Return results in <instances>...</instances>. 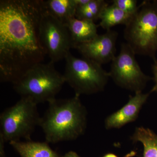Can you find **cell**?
Returning <instances> with one entry per match:
<instances>
[{"label": "cell", "mask_w": 157, "mask_h": 157, "mask_svg": "<svg viewBox=\"0 0 157 157\" xmlns=\"http://www.w3.org/2000/svg\"><path fill=\"white\" fill-rule=\"evenodd\" d=\"M42 0L0 1V80L14 84L47 55L40 36Z\"/></svg>", "instance_id": "obj_1"}, {"label": "cell", "mask_w": 157, "mask_h": 157, "mask_svg": "<svg viewBox=\"0 0 157 157\" xmlns=\"http://www.w3.org/2000/svg\"><path fill=\"white\" fill-rule=\"evenodd\" d=\"M80 95L75 94L69 99L56 98L48 102L41 117V127L48 143L71 141L83 135L87 126V113L82 104Z\"/></svg>", "instance_id": "obj_2"}, {"label": "cell", "mask_w": 157, "mask_h": 157, "mask_svg": "<svg viewBox=\"0 0 157 157\" xmlns=\"http://www.w3.org/2000/svg\"><path fill=\"white\" fill-rule=\"evenodd\" d=\"M124 38L136 54L153 59L157 51V1H144L125 25Z\"/></svg>", "instance_id": "obj_3"}, {"label": "cell", "mask_w": 157, "mask_h": 157, "mask_svg": "<svg viewBox=\"0 0 157 157\" xmlns=\"http://www.w3.org/2000/svg\"><path fill=\"white\" fill-rule=\"evenodd\" d=\"M54 63H40L31 68L13 84L15 91L37 104L48 103L56 98L66 81Z\"/></svg>", "instance_id": "obj_4"}, {"label": "cell", "mask_w": 157, "mask_h": 157, "mask_svg": "<svg viewBox=\"0 0 157 157\" xmlns=\"http://www.w3.org/2000/svg\"><path fill=\"white\" fill-rule=\"evenodd\" d=\"M40 119L37 104L30 98L21 97L16 104L1 113L0 137L9 143L21 138L30 140Z\"/></svg>", "instance_id": "obj_5"}, {"label": "cell", "mask_w": 157, "mask_h": 157, "mask_svg": "<svg viewBox=\"0 0 157 157\" xmlns=\"http://www.w3.org/2000/svg\"><path fill=\"white\" fill-rule=\"evenodd\" d=\"M65 59L63 75L75 94L90 95L104 90L110 76L101 65L83 57H76L70 52Z\"/></svg>", "instance_id": "obj_6"}, {"label": "cell", "mask_w": 157, "mask_h": 157, "mask_svg": "<svg viewBox=\"0 0 157 157\" xmlns=\"http://www.w3.org/2000/svg\"><path fill=\"white\" fill-rule=\"evenodd\" d=\"M135 55L128 43H122L118 55L111 61L109 73L118 86L136 93L142 92L151 78L141 70Z\"/></svg>", "instance_id": "obj_7"}, {"label": "cell", "mask_w": 157, "mask_h": 157, "mask_svg": "<svg viewBox=\"0 0 157 157\" xmlns=\"http://www.w3.org/2000/svg\"><path fill=\"white\" fill-rule=\"evenodd\" d=\"M39 32L42 45L50 61L55 63L65 59L70 48H73L67 27L46 11L44 6Z\"/></svg>", "instance_id": "obj_8"}, {"label": "cell", "mask_w": 157, "mask_h": 157, "mask_svg": "<svg viewBox=\"0 0 157 157\" xmlns=\"http://www.w3.org/2000/svg\"><path fill=\"white\" fill-rule=\"evenodd\" d=\"M117 38V32L109 30L89 42L78 44L75 48L83 57L102 65L112 61L116 56Z\"/></svg>", "instance_id": "obj_9"}, {"label": "cell", "mask_w": 157, "mask_h": 157, "mask_svg": "<svg viewBox=\"0 0 157 157\" xmlns=\"http://www.w3.org/2000/svg\"><path fill=\"white\" fill-rule=\"evenodd\" d=\"M149 94L137 92L135 93L134 96H130L128 101L124 106L106 119V128H120L127 124L136 120Z\"/></svg>", "instance_id": "obj_10"}, {"label": "cell", "mask_w": 157, "mask_h": 157, "mask_svg": "<svg viewBox=\"0 0 157 157\" xmlns=\"http://www.w3.org/2000/svg\"><path fill=\"white\" fill-rule=\"evenodd\" d=\"M66 25L70 32L73 48L76 45L90 41L98 35V26L94 21L73 17Z\"/></svg>", "instance_id": "obj_11"}, {"label": "cell", "mask_w": 157, "mask_h": 157, "mask_svg": "<svg viewBox=\"0 0 157 157\" xmlns=\"http://www.w3.org/2000/svg\"><path fill=\"white\" fill-rule=\"evenodd\" d=\"M9 143L21 157H62L51 148L46 141L19 140Z\"/></svg>", "instance_id": "obj_12"}, {"label": "cell", "mask_w": 157, "mask_h": 157, "mask_svg": "<svg viewBox=\"0 0 157 157\" xmlns=\"http://www.w3.org/2000/svg\"><path fill=\"white\" fill-rule=\"evenodd\" d=\"M46 11L66 24L68 21L75 17L77 6L75 0L43 1Z\"/></svg>", "instance_id": "obj_13"}, {"label": "cell", "mask_w": 157, "mask_h": 157, "mask_svg": "<svg viewBox=\"0 0 157 157\" xmlns=\"http://www.w3.org/2000/svg\"><path fill=\"white\" fill-rule=\"evenodd\" d=\"M133 15L124 12L113 4L108 5L101 12L99 25L107 31L118 25H126Z\"/></svg>", "instance_id": "obj_14"}, {"label": "cell", "mask_w": 157, "mask_h": 157, "mask_svg": "<svg viewBox=\"0 0 157 157\" xmlns=\"http://www.w3.org/2000/svg\"><path fill=\"white\" fill-rule=\"evenodd\" d=\"M131 139L133 142H140L144 147L143 157H157V135L151 129L137 127Z\"/></svg>", "instance_id": "obj_15"}, {"label": "cell", "mask_w": 157, "mask_h": 157, "mask_svg": "<svg viewBox=\"0 0 157 157\" xmlns=\"http://www.w3.org/2000/svg\"><path fill=\"white\" fill-rule=\"evenodd\" d=\"M108 5L104 0H90L86 5L77 7L75 17L94 21L100 19L101 12Z\"/></svg>", "instance_id": "obj_16"}, {"label": "cell", "mask_w": 157, "mask_h": 157, "mask_svg": "<svg viewBox=\"0 0 157 157\" xmlns=\"http://www.w3.org/2000/svg\"><path fill=\"white\" fill-rule=\"evenodd\" d=\"M112 2L113 4L131 15L135 14L138 8L136 0H113Z\"/></svg>", "instance_id": "obj_17"}, {"label": "cell", "mask_w": 157, "mask_h": 157, "mask_svg": "<svg viewBox=\"0 0 157 157\" xmlns=\"http://www.w3.org/2000/svg\"><path fill=\"white\" fill-rule=\"evenodd\" d=\"M154 62L152 65V69L153 73L154 74V79L155 84L153 88L152 89L150 93L157 92V59H154Z\"/></svg>", "instance_id": "obj_18"}, {"label": "cell", "mask_w": 157, "mask_h": 157, "mask_svg": "<svg viewBox=\"0 0 157 157\" xmlns=\"http://www.w3.org/2000/svg\"><path fill=\"white\" fill-rule=\"evenodd\" d=\"M5 143L3 138L0 137V157H7L5 151Z\"/></svg>", "instance_id": "obj_19"}, {"label": "cell", "mask_w": 157, "mask_h": 157, "mask_svg": "<svg viewBox=\"0 0 157 157\" xmlns=\"http://www.w3.org/2000/svg\"><path fill=\"white\" fill-rule=\"evenodd\" d=\"M62 157H80L76 152L73 151H68Z\"/></svg>", "instance_id": "obj_20"}, {"label": "cell", "mask_w": 157, "mask_h": 157, "mask_svg": "<svg viewBox=\"0 0 157 157\" xmlns=\"http://www.w3.org/2000/svg\"><path fill=\"white\" fill-rule=\"evenodd\" d=\"M103 157H118L116 155L113 153H108L105 155Z\"/></svg>", "instance_id": "obj_21"}]
</instances>
